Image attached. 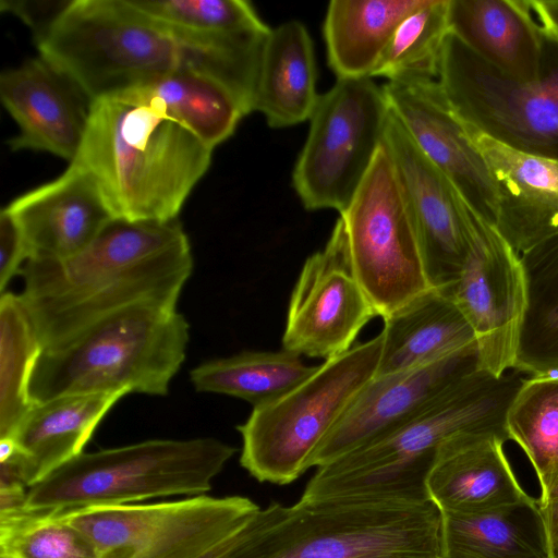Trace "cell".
Masks as SVG:
<instances>
[{
  "label": "cell",
  "mask_w": 558,
  "mask_h": 558,
  "mask_svg": "<svg viewBox=\"0 0 558 558\" xmlns=\"http://www.w3.org/2000/svg\"><path fill=\"white\" fill-rule=\"evenodd\" d=\"M193 265L178 219H113L69 259L27 260L20 295L43 351H50L123 311L175 308Z\"/></svg>",
  "instance_id": "6da1fadb"
},
{
  "label": "cell",
  "mask_w": 558,
  "mask_h": 558,
  "mask_svg": "<svg viewBox=\"0 0 558 558\" xmlns=\"http://www.w3.org/2000/svg\"><path fill=\"white\" fill-rule=\"evenodd\" d=\"M35 43L39 56L69 75L93 101L179 69L205 73L236 90L247 83L253 68L248 47L173 29L130 0H71Z\"/></svg>",
  "instance_id": "7a4b0ae2"
},
{
  "label": "cell",
  "mask_w": 558,
  "mask_h": 558,
  "mask_svg": "<svg viewBox=\"0 0 558 558\" xmlns=\"http://www.w3.org/2000/svg\"><path fill=\"white\" fill-rule=\"evenodd\" d=\"M525 376L468 374L398 429L317 468L301 499L432 500L426 481L439 446L461 433L509 440L507 413Z\"/></svg>",
  "instance_id": "3957f363"
},
{
  "label": "cell",
  "mask_w": 558,
  "mask_h": 558,
  "mask_svg": "<svg viewBox=\"0 0 558 558\" xmlns=\"http://www.w3.org/2000/svg\"><path fill=\"white\" fill-rule=\"evenodd\" d=\"M213 150L149 107L105 98L93 102L72 162L89 172L116 219L169 221L208 170Z\"/></svg>",
  "instance_id": "277c9868"
},
{
  "label": "cell",
  "mask_w": 558,
  "mask_h": 558,
  "mask_svg": "<svg viewBox=\"0 0 558 558\" xmlns=\"http://www.w3.org/2000/svg\"><path fill=\"white\" fill-rule=\"evenodd\" d=\"M441 525L433 500L271 502L229 537L226 558H442Z\"/></svg>",
  "instance_id": "5b68a950"
},
{
  "label": "cell",
  "mask_w": 558,
  "mask_h": 558,
  "mask_svg": "<svg viewBox=\"0 0 558 558\" xmlns=\"http://www.w3.org/2000/svg\"><path fill=\"white\" fill-rule=\"evenodd\" d=\"M189 329L177 307L138 306L110 316L63 347L41 351L31 400L99 392L166 396L185 360Z\"/></svg>",
  "instance_id": "8992f818"
},
{
  "label": "cell",
  "mask_w": 558,
  "mask_h": 558,
  "mask_svg": "<svg viewBox=\"0 0 558 558\" xmlns=\"http://www.w3.org/2000/svg\"><path fill=\"white\" fill-rule=\"evenodd\" d=\"M236 449L213 437L153 439L82 452L27 488L28 508L70 512L211 489Z\"/></svg>",
  "instance_id": "52a82bcc"
},
{
  "label": "cell",
  "mask_w": 558,
  "mask_h": 558,
  "mask_svg": "<svg viewBox=\"0 0 558 558\" xmlns=\"http://www.w3.org/2000/svg\"><path fill=\"white\" fill-rule=\"evenodd\" d=\"M384 338L325 360L279 399L252 410L236 426L241 465L258 482L286 485L307 469L316 449L378 371Z\"/></svg>",
  "instance_id": "ba28073f"
},
{
  "label": "cell",
  "mask_w": 558,
  "mask_h": 558,
  "mask_svg": "<svg viewBox=\"0 0 558 558\" xmlns=\"http://www.w3.org/2000/svg\"><path fill=\"white\" fill-rule=\"evenodd\" d=\"M437 81L466 125L515 149L558 159L557 39L544 35L539 77L521 81L487 63L450 33Z\"/></svg>",
  "instance_id": "9c48e42d"
},
{
  "label": "cell",
  "mask_w": 558,
  "mask_h": 558,
  "mask_svg": "<svg viewBox=\"0 0 558 558\" xmlns=\"http://www.w3.org/2000/svg\"><path fill=\"white\" fill-rule=\"evenodd\" d=\"M389 111L369 76L339 77L319 95L292 173L307 210L347 209L383 144Z\"/></svg>",
  "instance_id": "30bf717a"
},
{
  "label": "cell",
  "mask_w": 558,
  "mask_h": 558,
  "mask_svg": "<svg viewBox=\"0 0 558 558\" xmlns=\"http://www.w3.org/2000/svg\"><path fill=\"white\" fill-rule=\"evenodd\" d=\"M340 217L356 276L378 316L430 288L410 202L384 142Z\"/></svg>",
  "instance_id": "8fae6325"
},
{
  "label": "cell",
  "mask_w": 558,
  "mask_h": 558,
  "mask_svg": "<svg viewBox=\"0 0 558 558\" xmlns=\"http://www.w3.org/2000/svg\"><path fill=\"white\" fill-rule=\"evenodd\" d=\"M260 509L242 496L187 497L62 512L95 544L98 558H197Z\"/></svg>",
  "instance_id": "7c38bea8"
},
{
  "label": "cell",
  "mask_w": 558,
  "mask_h": 558,
  "mask_svg": "<svg viewBox=\"0 0 558 558\" xmlns=\"http://www.w3.org/2000/svg\"><path fill=\"white\" fill-rule=\"evenodd\" d=\"M445 290L473 329L477 368L496 377L513 369L526 308L524 268L521 255L476 213L465 263Z\"/></svg>",
  "instance_id": "4fadbf2b"
},
{
  "label": "cell",
  "mask_w": 558,
  "mask_h": 558,
  "mask_svg": "<svg viewBox=\"0 0 558 558\" xmlns=\"http://www.w3.org/2000/svg\"><path fill=\"white\" fill-rule=\"evenodd\" d=\"M378 316L362 287L339 216L324 248L305 260L291 293L282 349L328 360L354 345L363 327Z\"/></svg>",
  "instance_id": "5bb4252c"
},
{
  "label": "cell",
  "mask_w": 558,
  "mask_h": 558,
  "mask_svg": "<svg viewBox=\"0 0 558 558\" xmlns=\"http://www.w3.org/2000/svg\"><path fill=\"white\" fill-rule=\"evenodd\" d=\"M383 142L410 202L429 287L449 288L468 257L475 211L418 148L391 109Z\"/></svg>",
  "instance_id": "9a60e30c"
},
{
  "label": "cell",
  "mask_w": 558,
  "mask_h": 558,
  "mask_svg": "<svg viewBox=\"0 0 558 558\" xmlns=\"http://www.w3.org/2000/svg\"><path fill=\"white\" fill-rule=\"evenodd\" d=\"M476 369L477 348L472 345L415 368L376 375L316 449L310 468L329 464L398 429Z\"/></svg>",
  "instance_id": "2e32d148"
},
{
  "label": "cell",
  "mask_w": 558,
  "mask_h": 558,
  "mask_svg": "<svg viewBox=\"0 0 558 558\" xmlns=\"http://www.w3.org/2000/svg\"><path fill=\"white\" fill-rule=\"evenodd\" d=\"M383 89L418 148L464 202L494 225L497 198L489 172L438 81L388 82Z\"/></svg>",
  "instance_id": "e0dca14e"
},
{
  "label": "cell",
  "mask_w": 558,
  "mask_h": 558,
  "mask_svg": "<svg viewBox=\"0 0 558 558\" xmlns=\"http://www.w3.org/2000/svg\"><path fill=\"white\" fill-rule=\"evenodd\" d=\"M0 97L19 128L11 150L76 158L94 101L63 71L41 56L29 59L1 73Z\"/></svg>",
  "instance_id": "ac0fdd59"
},
{
  "label": "cell",
  "mask_w": 558,
  "mask_h": 558,
  "mask_svg": "<svg viewBox=\"0 0 558 558\" xmlns=\"http://www.w3.org/2000/svg\"><path fill=\"white\" fill-rule=\"evenodd\" d=\"M22 230L27 260L61 262L89 246L116 219L96 181L81 166L8 204Z\"/></svg>",
  "instance_id": "d6986e66"
},
{
  "label": "cell",
  "mask_w": 558,
  "mask_h": 558,
  "mask_svg": "<svg viewBox=\"0 0 558 558\" xmlns=\"http://www.w3.org/2000/svg\"><path fill=\"white\" fill-rule=\"evenodd\" d=\"M463 124L493 181L494 226L502 238L521 255L558 235V159L515 149Z\"/></svg>",
  "instance_id": "ffe728a7"
},
{
  "label": "cell",
  "mask_w": 558,
  "mask_h": 558,
  "mask_svg": "<svg viewBox=\"0 0 558 558\" xmlns=\"http://www.w3.org/2000/svg\"><path fill=\"white\" fill-rule=\"evenodd\" d=\"M502 437L461 433L437 449L426 486L442 512L475 513L531 498L504 453Z\"/></svg>",
  "instance_id": "44dd1931"
},
{
  "label": "cell",
  "mask_w": 558,
  "mask_h": 558,
  "mask_svg": "<svg viewBox=\"0 0 558 558\" xmlns=\"http://www.w3.org/2000/svg\"><path fill=\"white\" fill-rule=\"evenodd\" d=\"M449 25L502 73L521 81L539 77L544 35L530 0H449Z\"/></svg>",
  "instance_id": "7402d4cb"
},
{
  "label": "cell",
  "mask_w": 558,
  "mask_h": 558,
  "mask_svg": "<svg viewBox=\"0 0 558 558\" xmlns=\"http://www.w3.org/2000/svg\"><path fill=\"white\" fill-rule=\"evenodd\" d=\"M376 375L415 368L476 345L470 324L445 289L428 288L384 318Z\"/></svg>",
  "instance_id": "603a6c76"
},
{
  "label": "cell",
  "mask_w": 558,
  "mask_h": 558,
  "mask_svg": "<svg viewBox=\"0 0 558 558\" xmlns=\"http://www.w3.org/2000/svg\"><path fill=\"white\" fill-rule=\"evenodd\" d=\"M318 97L314 47L305 25L291 20L270 28L260 52L253 111L274 129L288 128L308 120Z\"/></svg>",
  "instance_id": "cb8c5ba5"
},
{
  "label": "cell",
  "mask_w": 558,
  "mask_h": 558,
  "mask_svg": "<svg viewBox=\"0 0 558 558\" xmlns=\"http://www.w3.org/2000/svg\"><path fill=\"white\" fill-rule=\"evenodd\" d=\"M122 393L65 395L35 403L13 436L23 454L27 486L83 452Z\"/></svg>",
  "instance_id": "d4e9b609"
},
{
  "label": "cell",
  "mask_w": 558,
  "mask_h": 558,
  "mask_svg": "<svg viewBox=\"0 0 558 558\" xmlns=\"http://www.w3.org/2000/svg\"><path fill=\"white\" fill-rule=\"evenodd\" d=\"M111 98L160 112L213 149L250 114L227 85L192 69L175 70Z\"/></svg>",
  "instance_id": "484cf974"
},
{
  "label": "cell",
  "mask_w": 558,
  "mask_h": 558,
  "mask_svg": "<svg viewBox=\"0 0 558 558\" xmlns=\"http://www.w3.org/2000/svg\"><path fill=\"white\" fill-rule=\"evenodd\" d=\"M441 514L442 558H549L537 499L475 513Z\"/></svg>",
  "instance_id": "4316f807"
},
{
  "label": "cell",
  "mask_w": 558,
  "mask_h": 558,
  "mask_svg": "<svg viewBox=\"0 0 558 558\" xmlns=\"http://www.w3.org/2000/svg\"><path fill=\"white\" fill-rule=\"evenodd\" d=\"M425 0H332L324 38L328 64L339 77L372 75L398 25Z\"/></svg>",
  "instance_id": "83f0119b"
},
{
  "label": "cell",
  "mask_w": 558,
  "mask_h": 558,
  "mask_svg": "<svg viewBox=\"0 0 558 558\" xmlns=\"http://www.w3.org/2000/svg\"><path fill=\"white\" fill-rule=\"evenodd\" d=\"M526 308L513 369L529 377L558 375V235L521 254Z\"/></svg>",
  "instance_id": "f1b7e54d"
},
{
  "label": "cell",
  "mask_w": 558,
  "mask_h": 558,
  "mask_svg": "<svg viewBox=\"0 0 558 558\" xmlns=\"http://www.w3.org/2000/svg\"><path fill=\"white\" fill-rule=\"evenodd\" d=\"M316 368L284 349L250 351L202 363L190 379L196 391L243 399L255 408L279 399Z\"/></svg>",
  "instance_id": "f546056e"
},
{
  "label": "cell",
  "mask_w": 558,
  "mask_h": 558,
  "mask_svg": "<svg viewBox=\"0 0 558 558\" xmlns=\"http://www.w3.org/2000/svg\"><path fill=\"white\" fill-rule=\"evenodd\" d=\"M43 349L20 294L0 295V438L13 437L33 408L29 383Z\"/></svg>",
  "instance_id": "4dcf8cb0"
},
{
  "label": "cell",
  "mask_w": 558,
  "mask_h": 558,
  "mask_svg": "<svg viewBox=\"0 0 558 558\" xmlns=\"http://www.w3.org/2000/svg\"><path fill=\"white\" fill-rule=\"evenodd\" d=\"M450 33L449 0H425L398 25L371 77L383 76L388 82L437 80Z\"/></svg>",
  "instance_id": "1f68e13d"
},
{
  "label": "cell",
  "mask_w": 558,
  "mask_h": 558,
  "mask_svg": "<svg viewBox=\"0 0 558 558\" xmlns=\"http://www.w3.org/2000/svg\"><path fill=\"white\" fill-rule=\"evenodd\" d=\"M507 430L539 484L558 465V375L526 377L507 413Z\"/></svg>",
  "instance_id": "d6a6232c"
},
{
  "label": "cell",
  "mask_w": 558,
  "mask_h": 558,
  "mask_svg": "<svg viewBox=\"0 0 558 558\" xmlns=\"http://www.w3.org/2000/svg\"><path fill=\"white\" fill-rule=\"evenodd\" d=\"M137 10L173 29L216 39H264L270 32L244 0H130Z\"/></svg>",
  "instance_id": "836d02e7"
},
{
  "label": "cell",
  "mask_w": 558,
  "mask_h": 558,
  "mask_svg": "<svg viewBox=\"0 0 558 558\" xmlns=\"http://www.w3.org/2000/svg\"><path fill=\"white\" fill-rule=\"evenodd\" d=\"M0 556L10 558H98L81 529L59 511L25 508L0 514Z\"/></svg>",
  "instance_id": "e575fe53"
},
{
  "label": "cell",
  "mask_w": 558,
  "mask_h": 558,
  "mask_svg": "<svg viewBox=\"0 0 558 558\" xmlns=\"http://www.w3.org/2000/svg\"><path fill=\"white\" fill-rule=\"evenodd\" d=\"M27 262V250L20 225L14 215L3 207L0 214V292L3 293L11 279L21 274Z\"/></svg>",
  "instance_id": "d590c367"
},
{
  "label": "cell",
  "mask_w": 558,
  "mask_h": 558,
  "mask_svg": "<svg viewBox=\"0 0 558 558\" xmlns=\"http://www.w3.org/2000/svg\"><path fill=\"white\" fill-rule=\"evenodd\" d=\"M71 0H1V11L11 13L26 24L39 40L54 24Z\"/></svg>",
  "instance_id": "8d00e7d4"
},
{
  "label": "cell",
  "mask_w": 558,
  "mask_h": 558,
  "mask_svg": "<svg viewBox=\"0 0 558 558\" xmlns=\"http://www.w3.org/2000/svg\"><path fill=\"white\" fill-rule=\"evenodd\" d=\"M530 2L542 33L558 40V0H530Z\"/></svg>",
  "instance_id": "74e56055"
},
{
  "label": "cell",
  "mask_w": 558,
  "mask_h": 558,
  "mask_svg": "<svg viewBox=\"0 0 558 558\" xmlns=\"http://www.w3.org/2000/svg\"><path fill=\"white\" fill-rule=\"evenodd\" d=\"M539 507L545 522L549 558H558V501L539 504Z\"/></svg>",
  "instance_id": "f35d334b"
},
{
  "label": "cell",
  "mask_w": 558,
  "mask_h": 558,
  "mask_svg": "<svg viewBox=\"0 0 558 558\" xmlns=\"http://www.w3.org/2000/svg\"><path fill=\"white\" fill-rule=\"evenodd\" d=\"M541 485L539 504L558 501V465L551 470Z\"/></svg>",
  "instance_id": "ab89813d"
},
{
  "label": "cell",
  "mask_w": 558,
  "mask_h": 558,
  "mask_svg": "<svg viewBox=\"0 0 558 558\" xmlns=\"http://www.w3.org/2000/svg\"><path fill=\"white\" fill-rule=\"evenodd\" d=\"M0 558H10V557H5V556H0Z\"/></svg>",
  "instance_id": "60d3db41"
}]
</instances>
